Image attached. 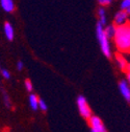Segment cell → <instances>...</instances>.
<instances>
[{
    "instance_id": "cell-9",
    "label": "cell",
    "mask_w": 130,
    "mask_h": 132,
    "mask_svg": "<svg viewBox=\"0 0 130 132\" xmlns=\"http://www.w3.org/2000/svg\"><path fill=\"white\" fill-rule=\"evenodd\" d=\"M4 34H5V37L8 41H13L14 39V28L12 26L10 23L6 22L4 24Z\"/></svg>"
},
{
    "instance_id": "cell-10",
    "label": "cell",
    "mask_w": 130,
    "mask_h": 132,
    "mask_svg": "<svg viewBox=\"0 0 130 132\" xmlns=\"http://www.w3.org/2000/svg\"><path fill=\"white\" fill-rule=\"evenodd\" d=\"M104 32H105V36L109 39V38H113L116 34V26L115 25H108L104 28Z\"/></svg>"
},
{
    "instance_id": "cell-14",
    "label": "cell",
    "mask_w": 130,
    "mask_h": 132,
    "mask_svg": "<svg viewBox=\"0 0 130 132\" xmlns=\"http://www.w3.org/2000/svg\"><path fill=\"white\" fill-rule=\"evenodd\" d=\"M24 85H25V88L27 91H32V89H34V86H32V83L29 81V80H26L24 82Z\"/></svg>"
},
{
    "instance_id": "cell-3",
    "label": "cell",
    "mask_w": 130,
    "mask_h": 132,
    "mask_svg": "<svg viewBox=\"0 0 130 132\" xmlns=\"http://www.w3.org/2000/svg\"><path fill=\"white\" fill-rule=\"evenodd\" d=\"M77 107H78V110H79V113L81 114V117L86 120H90V118L92 117V111L83 95H79L77 97Z\"/></svg>"
},
{
    "instance_id": "cell-21",
    "label": "cell",
    "mask_w": 130,
    "mask_h": 132,
    "mask_svg": "<svg viewBox=\"0 0 130 132\" xmlns=\"http://www.w3.org/2000/svg\"><path fill=\"white\" fill-rule=\"evenodd\" d=\"M125 12H126V14H127L128 16H130V7H129V9H127Z\"/></svg>"
},
{
    "instance_id": "cell-5",
    "label": "cell",
    "mask_w": 130,
    "mask_h": 132,
    "mask_svg": "<svg viewBox=\"0 0 130 132\" xmlns=\"http://www.w3.org/2000/svg\"><path fill=\"white\" fill-rule=\"evenodd\" d=\"M119 89L123 95V97L125 98V100L130 103V87L127 83V81L125 80H122L120 81V83H119Z\"/></svg>"
},
{
    "instance_id": "cell-20",
    "label": "cell",
    "mask_w": 130,
    "mask_h": 132,
    "mask_svg": "<svg viewBox=\"0 0 130 132\" xmlns=\"http://www.w3.org/2000/svg\"><path fill=\"white\" fill-rule=\"evenodd\" d=\"M127 83H128V85H129V87H130V72H127Z\"/></svg>"
},
{
    "instance_id": "cell-7",
    "label": "cell",
    "mask_w": 130,
    "mask_h": 132,
    "mask_svg": "<svg viewBox=\"0 0 130 132\" xmlns=\"http://www.w3.org/2000/svg\"><path fill=\"white\" fill-rule=\"evenodd\" d=\"M0 5H1L2 10L6 13H12L15 10V3L12 0H1L0 1Z\"/></svg>"
},
{
    "instance_id": "cell-18",
    "label": "cell",
    "mask_w": 130,
    "mask_h": 132,
    "mask_svg": "<svg viewBox=\"0 0 130 132\" xmlns=\"http://www.w3.org/2000/svg\"><path fill=\"white\" fill-rule=\"evenodd\" d=\"M3 97H4V103H5V105L9 108V107H10V102H9V98H8V96H7V94H6L5 92H3Z\"/></svg>"
},
{
    "instance_id": "cell-16",
    "label": "cell",
    "mask_w": 130,
    "mask_h": 132,
    "mask_svg": "<svg viewBox=\"0 0 130 132\" xmlns=\"http://www.w3.org/2000/svg\"><path fill=\"white\" fill-rule=\"evenodd\" d=\"M0 72H1V75H2V77H3L4 79H9V78H10V75H9L8 70H6V69H4V68L0 67Z\"/></svg>"
},
{
    "instance_id": "cell-17",
    "label": "cell",
    "mask_w": 130,
    "mask_h": 132,
    "mask_svg": "<svg viewBox=\"0 0 130 132\" xmlns=\"http://www.w3.org/2000/svg\"><path fill=\"white\" fill-rule=\"evenodd\" d=\"M98 3L101 6H106V5H109L111 3V1H110V0H99Z\"/></svg>"
},
{
    "instance_id": "cell-1",
    "label": "cell",
    "mask_w": 130,
    "mask_h": 132,
    "mask_svg": "<svg viewBox=\"0 0 130 132\" xmlns=\"http://www.w3.org/2000/svg\"><path fill=\"white\" fill-rule=\"evenodd\" d=\"M113 41L120 53L130 54V22L121 26H116Z\"/></svg>"
},
{
    "instance_id": "cell-15",
    "label": "cell",
    "mask_w": 130,
    "mask_h": 132,
    "mask_svg": "<svg viewBox=\"0 0 130 132\" xmlns=\"http://www.w3.org/2000/svg\"><path fill=\"white\" fill-rule=\"evenodd\" d=\"M39 108L42 109L43 111H46L47 110V105H46L45 101L42 100V98H40V100H39Z\"/></svg>"
},
{
    "instance_id": "cell-19",
    "label": "cell",
    "mask_w": 130,
    "mask_h": 132,
    "mask_svg": "<svg viewBox=\"0 0 130 132\" xmlns=\"http://www.w3.org/2000/svg\"><path fill=\"white\" fill-rule=\"evenodd\" d=\"M23 68V62L22 61H18L17 62V69L18 70H22Z\"/></svg>"
},
{
    "instance_id": "cell-12",
    "label": "cell",
    "mask_w": 130,
    "mask_h": 132,
    "mask_svg": "<svg viewBox=\"0 0 130 132\" xmlns=\"http://www.w3.org/2000/svg\"><path fill=\"white\" fill-rule=\"evenodd\" d=\"M98 16H99V23L103 26L106 24V16H105V10L103 7H100L98 10Z\"/></svg>"
},
{
    "instance_id": "cell-8",
    "label": "cell",
    "mask_w": 130,
    "mask_h": 132,
    "mask_svg": "<svg viewBox=\"0 0 130 132\" xmlns=\"http://www.w3.org/2000/svg\"><path fill=\"white\" fill-rule=\"evenodd\" d=\"M116 61H117V63H118V65H119V67H120L121 70H123V71L127 70L128 62L125 59V57H123L121 54H117L116 55Z\"/></svg>"
},
{
    "instance_id": "cell-13",
    "label": "cell",
    "mask_w": 130,
    "mask_h": 132,
    "mask_svg": "<svg viewBox=\"0 0 130 132\" xmlns=\"http://www.w3.org/2000/svg\"><path fill=\"white\" fill-rule=\"evenodd\" d=\"M121 11H126L127 9L130 7V0H123V1L121 2Z\"/></svg>"
},
{
    "instance_id": "cell-6",
    "label": "cell",
    "mask_w": 130,
    "mask_h": 132,
    "mask_svg": "<svg viewBox=\"0 0 130 132\" xmlns=\"http://www.w3.org/2000/svg\"><path fill=\"white\" fill-rule=\"evenodd\" d=\"M127 19H128V15L126 14L125 11H119L116 16H115V24L117 26H121L127 23Z\"/></svg>"
},
{
    "instance_id": "cell-22",
    "label": "cell",
    "mask_w": 130,
    "mask_h": 132,
    "mask_svg": "<svg viewBox=\"0 0 130 132\" xmlns=\"http://www.w3.org/2000/svg\"><path fill=\"white\" fill-rule=\"evenodd\" d=\"M127 72H130V63L128 64V66H127V70H126Z\"/></svg>"
},
{
    "instance_id": "cell-2",
    "label": "cell",
    "mask_w": 130,
    "mask_h": 132,
    "mask_svg": "<svg viewBox=\"0 0 130 132\" xmlns=\"http://www.w3.org/2000/svg\"><path fill=\"white\" fill-rule=\"evenodd\" d=\"M96 31H97V38H98L102 53L104 54L105 57L110 58L111 57V52H110V47H109V41H108V38L105 36L104 28L102 27V25L99 22H98V24H97Z\"/></svg>"
},
{
    "instance_id": "cell-4",
    "label": "cell",
    "mask_w": 130,
    "mask_h": 132,
    "mask_svg": "<svg viewBox=\"0 0 130 132\" xmlns=\"http://www.w3.org/2000/svg\"><path fill=\"white\" fill-rule=\"evenodd\" d=\"M90 125H91V129L97 131V132H107L105 126L103 125L102 121L100 120V118L96 117V115H92L89 120Z\"/></svg>"
},
{
    "instance_id": "cell-11",
    "label": "cell",
    "mask_w": 130,
    "mask_h": 132,
    "mask_svg": "<svg viewBox=\"0 0 130 132\" xmlns=\"http://www.w3.org/2000/svg\"><path fill=\"white\" fill-rule=\"evenodd\" d=\"M29 104H30V107L34 110H37L39 108V98H38V96L36 94H30Z\"/></svg>"
},
{
    "instance_id": "cell-23",
    "label": "cell",
    "mask_w": 130,
    "mask_h": 132,
    "mask_svg": "<svg viewBox=\"0 0 130 132\" xmlns=\"http://www.w3.org/2000/svg\"><path fill=\"white\" fill-rule=\"evenodd\" d=\"M91 132H97V131H95V130H93V129H91Z\"/></svg>"
}]
</instances>
